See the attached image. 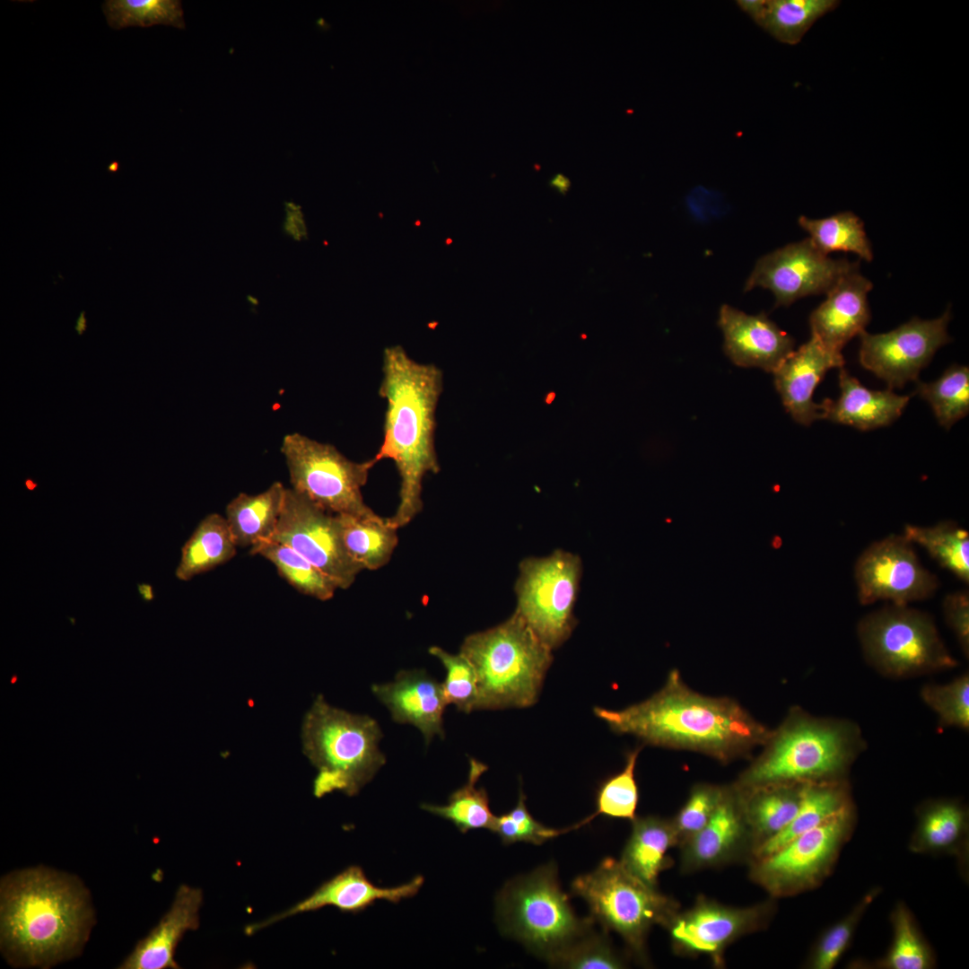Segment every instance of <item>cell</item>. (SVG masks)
Here are the masks:
<instances>
[{"mask_svg": "<svg viewBox=\"0 0 969 969\" xmlns=\"http://www.w3.org/2000/svg\"><path fill=\"white\" fill-rule=\"evenodd\" d=\"M597 717L618 734L646 744L700 752L728 762L764 746L772 730L729 698L709 697L689 688L679 671L650 698L613 711L594 708Z\"/></svg>", "mask_w": 969, "mask_h": 969, "instance_id": "obj_1", "label": "cell"}, {"mask_svg": "<svg viewBox=\"0 0 969 969\" xmlns=\"http://www.w3.org/2000/svg\"><path fill=\"white\" fill-rule=\"evenodd\" d=\"M379 395L386 402L383 439L373 458L391 459L400 478L399 502L388 522L409 524L422 511L423 481L441 467L435 448L436 411L443 389L439 367L413 360L400 345L383 353Z\"/></svg>", "mask_w": 969, "mask_h": 969, "instance_id": "obj_2", "label": "cell"}, {"mask_svg": "<svg viewBox=\"0 0 969 969\" xmlns=\"http://www.w3.org/2000/svg\"><path fill=\"white\" fill-rule=\"evenodd\" d=\"M92 912L82 885L45 868L11 873L1 883V944L10 962L48 967L76 954Z\"/></svg>", "mask_w": 969, "mask_h": 969, "instance_id": "obj_3", "label": "cell"}, {"mask_svg": "<svg viewBox=\"0 0 969 969\" xmlns=\"http://www.w3.org/2000/svg\"><path fill=\"white\" fill-rule=\"evenodd\" d=\"M763 746L733 786L736 790L848 779L865 740L851 720L816 717L793 708Z\"/></svg>", "mask_w": 969, "mask_h": 969, "instance_id": "obj_4", "label": "cell"}, {"mask_svg": "<svg viewBox=\"0 0 969 969\" xmlns=\"http://www.w3.org/2000/svg\"><path fill=\"white\" fill-rule=\"evenodd\" d=\"M460 653L476 675V710L533 705L553 661L552 650L515 612L502 624L468 635Z\"/></svg>", "mask_w": 969, "mask_h": 969, "instance_id": "obj_5", "label": "cell"}, {"mask_svg": "<svg viewBox=\"0 0 969 969\" xmlns=\"http://www.w3.org/2000/svg\"><path fill=\"white\" fill-rule=\"evenodd\" d=\"M381 737L374 719L336 708L318 695L301 726L303 752L318 771L314 796L336 790L356 795L386 763L379 749Z\"/></svg>", "mask_w": 969, "mask_h": 969, "instance_id": "obj_6", "label": "cell"}, {"mask_svg": "<svg viewBox=\"0 0 969 969\" xmlns=\"http://www.w3.org/2000/svg\"><path fill=\"white\" fill-rule=\"evenodd\" d=\"M496 915L504 935L550 964L589 932L593 922L591 917H576L553 863L509 881L497 895Z\"/></svg>", "mask_w": 969, "mask_h": 969, "instance_id": "obj_7", "label": "cell"}, {"mask_svg": "<svg viewBox=\"0 0 969 969\" xmlns=\"http://www.w3.org/2000/svg\"><path fill=\"white\" fill-rule=\"evenodd\" d=\"M866 661L878 673L907 678L958 665L926 612L889 604L862 617L857 626Z\"/></svg>", "mask_w": 969, "mask_h": 969, "instance_id": "obj_8", "label": "cell"}, {"mask_svg": "<svg viewBox=\"0 0 969 969\" xmlns=\"http://www.w3.org/2000/svg\"><path fill=\"white\" fill-rule=\"evenodd\" d=\"M572 891L587 902L593 921L618 933L641 957L650 928L655 924L666 927L677 910L675 901L613 858L604 859L595 870L577 877Z\"/></svg>", "mask_w": 969, "mask_h": 969, "instance_id": "obj_9", "label": "cell"}, {"mask_svg": "<svg viewBox=\"0 0 969 969\" xmlns=\"http://www.w3.org/2000/svg\"><path fill=\"white\" fill-rule=\"evenodd\" d=\"M281 452L292 489L324 511L362 517L378 515L365 503L362 493L377 464L373 458L353 461L335 446L299 432L284 437Z\"/></svg>", "mask_w": 969, "mask_h": 969, "instance_id": "obj_10", "label": "cell"}, {"mask_svg": "<svg viewBox=\"0 0 969 969\" xmlns=\"http://www.w3.org/2000/svg\"><path fill=\"white\" fill-rule=\"evenodd\" d=\"M857 819L853 803L772 854L754 860L751 878L773 898L818 887L833 873Z\"/></svg>", "mask_w": 969, "mask_h": 969, "instance_id": "obj_11", "label": "cell"}, {"mask_svg": "<svg viewBox=\"0 0 969 969\" xmlns=\"http://www.w3.org/2000/svg\"><path fill=\"white\" fill-rule=\"evenodd\" d=\"M519 569L515 613L553 650L570 637L575 626L573 608L581 560L558 549L546 557L525 558Z\"/></svg>", "mask_w": 969, "mask_h": 969, "instance_id": "obj_12", "label": "cell"}, {"mask_svg": "<svg viewBox=\"0 0 969 969\" xmlns=\"http://www.w3.org/2000/svg\"><path fill=\"white\" fill-rule=\"evenodd\" d=\"M269 540L295 550L338 589H348L362 572L345 548L337 515L292 488H287L277 527Z\"/></svg>", "mask_w": 969, "mask_h": 969, "instance_id": "obj_13", "label": "cell"}, {"mask_svg": "<svg viewBox=\"0 0 969 969\" xmlns=\"http://www.w3.org/2000/svg\"><path fill=\"white\" fill-rule=\"evenodd\" d=\"M912 546L904 535L891 534L860 554L854 577L861 605L887 600L908 606L935 594L939 581L921 563Z\"/></svg>", "mask_w": 969, "mask_h": 969, "instance_id": "obj_14", "label": "cell"}, {"mask_svg": "<svg viewBox=\"0 0 969 969\" xmlns=\"http://www.w3.org/2000/svg\"><path fill=\"white\" fill-rule=\"evenodd\" d=\"M859 266V261L830 258L807 238L761 257L745 283L744 292L767 289L774 295L775 307H788L803 297L826 293Z\"/></svg>", "mask_w": 969, "mask_h": 969, "instance_id": "obj_15", "label": "cell"}, {"mask_svg": "<svg viewBox=\"0 0 969 969\" xmlns=\"http://www.w3.org/2000/svg\"><path fill=\"white\" fill-rule=\"evenodd\" d=\"M950 319L948 308L938 319L914 317L886 333L863 331L859 336L861 366L883 380L890 389L917 381L938 349L951 341L947 334Z\"/></svg>", "mask_w": 969, "mask_h": 969, "instance_id": "obj_16", "label": "cell"}, {"mask_svg": "<svg viewBox=\"0 0 969 969\" xmlns=\"http://www.w3.org/2000/svg\"><path fill=\"white\" fill-rule=\"evenodd\" d=\"M774 908L772 902L736 908L702 899L685 912H677L666 928L678 951L707 955L716 965H721L727 946L764 927Z\"/></svg>", "mask_w": 969, "mask_h": 969, "instance_id": "obj_17", "label": "cell"}, {"mask_svg": "<svg viewBox=\"0 0 969 969\" xmlns=\"http://www.w3.org/2000/svg\"><path fill=\"white\" fill-rule=\"evenodd\" d=\"M424 878L416 876L409 882L394 887H380L372 884L359 866H350L324 882L310 895L286 911L261 922L249 925L245 931L251 935L269 925L299 913L334 906L343 912L358 913L379 900L397 904L415 896L423 886Z\"/></svg>", "mask_w": 969, "mask_h": 969, "instance_id": "obj_18", "label": "cell"}, {"mask_svg": "<svg viewBox=\"0 0 969 969\" xmlns=\"http://www.w3.org/2000/svg\"><path fill=\"white\" fill-rule=\"evenodd\" d=\"M718 324L725 354L737 366L773 373L794 351V339L764 312L751 315L724 304Z\"/></svg>", "mask_w": 969, "mask_h": 969, "instance_id": "obj_19", "label": "cell"}, {"mask_svg": "<svg viewBox=\"0 0 969 969\" xmlns=\"http://www.w3.org/2000/svg\"><path fill=\"white\" fill-rule=\"evenodd\" d=\"M844 363L842 354L826 349L811 336L773 372L775 388L795 422L808 426L824 419L822 403L813 400L815 389L827 371Z\"/></svg>", "mask_w": 969, "mask_h": 969, "instance_id": "obj_20", "label": "cell"}, {"mask_svg": "<svg viewBox=\"0 0 969 969\" xmlns=\"http://www.w3.org/2000/svg\"><path fill=\"white\" fill-rule=\"evenodd\" d=\"M872 288V283L859 269L843 275L810 314L811 336L826 349L842 354L846 344L865 331L870 320L868 293Z\"/></svg>", "mask_w": 969, "mask_h": 969, "instance_id": "obj_21", "label": "cell"}, {"mask_svg": "<svg viewBox=\"0 0 969 969\" xmlns=\"http://www.w3.org/2000/svg\"><path fill=\"white\" fill-rule=\"evenodd\" d=\"M371 690L393 720L416 727L426 743L435 735L444 737L443 713L448 703L441 684L424 670L400 671L393 682L373 685Z\"/></svg>", "mask_w": 969, "mask_h": 969, "instance_id": "obj_22", "label": "cell"}, {"mask_svg": "<svg viewBox=\"0 0 969 969\" xmlns=\"http://www.w3.org/2000/svg\"><path fill=\"white\" fill-rule=\"evenodd\" d=\"M908 848L916 854L954 857L964 877L968 874L969 814L961 801L933 799L921 803Z\"/></svg>", "mask_w": 969, "mask_h": 969, "instance_id": "obj_23", "label": "cell"}, {"mask_svg": "<svg viewBox=\"0 0 969 969\" xmlns=\"http://www.w3.org/2000/svg\"><path fill=\"white\" fill-rule=\"evenodd\" d=\"M202 902L203 894L200 889L180 886L170 909L157 926L138 942L119 968H179L174 960L176 947L186 931L195 930L199 927Z\"/></svg>", "mask_w": 969, "mask_h": 969, "instance_id": "obj_24", "label": "cell"}, {"mask_svg": "<svg viewBox=\"0 0 969 969\" xmlns=\"http://www.w3.org/2000/svg\"><path fill=\"white\" fill-rule=\"evenodd\" d=\"M748 839L750 834L738 793L734 788L725 789L706 825L682 844V867L685 870H694L723 863Z\"/></svg>", "mask_w": 969, "mask_h": 969, "instance_id": "obj_25", "label": "cell"}, {"mask_svg": "<svg viewBox=\"0 0 969 969\" xmlns=\"http://www.w3.org/2000/svg\"><path fill=\"white\" fill-rule=\"evenodd\" d=\"M840 396L822 402L824 419L869 431L887 426L903 414L910 396L887 388L873 390L863 386L843 367L839 370Z\"/></svg>", "mask_w": 969, "mask_h": 969, "instance_id": "obj_26", "label": "cell"}, {"mask_svg": "<svg viewBox=\"0 0 969 969\" xmlns=\"http://www.w3.org/2000/svg\"><path fill=\"white\" fill-rule=\"evenodd\" d=\"M805 784H771L738 793L747 825L751 851L779 834L795 817Z\"/></svg>", "mask_w": 969, "mask_h": 969, "instance_id": "obj_27", "label": "cell"}, {"mask_svg": "<svg viewBox=\"0 0 969 969\" xmlns=\"http://www.w3.org/2000/svg\"><path fill=\"white\" fill-rule=\"evenodd\" d=\"M853 803L848 779L805 784L795 817L779 834L752 851L754 860L772 854Z\"/></svg>", "mask_w": 969, "mask_h": 969, "instance_id": "obj_28", "label": "cell"}, {"mask_svg": "<svg viewBox=\"0 0 969 969\" xmlns=\"http://www.w3.org/2000/svg\"><path fill=\"white\" fill-rule=\"evenodd\" d=\"M287 488L274 482L258 494L239 493L226 506L225 519L238 547H252L273 536Z\"/></svg>", "mask_w": 969, "mask_h": 969, "instance_id": "obj_29", "label": "cell"}, {"mask_svg": "<svg viewBox=\"0 0 969 969\" xmlns=\"http://www.w3.org/2000/svg\"><path fill=\"white\" fill-rule=\"evenodd\" d=\"M621 862L638 878L656 887L658 877L669 866L668 850L678 843L672 821L649 816L635 817Z\"/></svg>", "mask_w": 969, "mask_h": 969, "instance_id": "obj_30", "label": "cell"}, {"mask_svg": "<svg viewBox=\"0 0 969 969\" xmlns=\"http://www.w3.org/2000/svg\"><path fill=\"white\" fill-rule=\"evenodd\" d=\"M237 547L225 517L211 513L198 523L182 546L175 575L188 581L230 561Z\"/></svg>", "mask_w": 969, "mask_h": 969, "instance_id": "obj_31", "label": "cell"}, {"mask_svg": "<svg viewBox=\"0 0 969 969\" xmlns=\"http://www.w3.org/2000/svg\"><path fill=\"white\" fill-rule=\"evenodd\" d=\"M345 548L361 570H377L390 560L398 542L388 518L336 514Z\"/></svg>", "mask_w": 969, "mask_h": 969, "instance_id": "obj_32", "label": "cell"}, {"mask_svg": "<svg viewBox=\"0 0 969 969\" xmlns=\"http://www.w3.org/2000/svg\"><path fill=\"white\" fill-rule=\"evenodd\" d=\"M892 941L886 955L873 964L855 963L877 969H932L936 955L907 904L897 902L891 913Z\"/></svg>", "mask_w": 969, "mask_h": 969, "instance_id": "obj_33", "label": "cell"}, {"mask_svg": "<svg viewBox=\"0 0 969 969\" xmlns=\"http://www.w3.org/2000/svg\"><path fill=\"white\" fill-rule=\"evenodd\" d=\"M839 4L835 0H764L755 22L775 39L795 45L819 18Z\"/></svg>", "mask_w": 969, "mask_h": 969, "instance_id": "obj_34", "label": "cell"}, {"mask_svg": "<svg viewBox=\"0 0 969 969\" xmlns=\"http://www.w3.org/2000/svg\"><path fill=\"white\" fill-rule=\"evenodd\" d=\"M903 535L925 548L942 568L969 583V533L965 528L951 520L930 527L907 524Z\"/></svg>", "mask_w": 969, "mask_h": 969, "instance_id": "obj_35", "label": "cell"}, {"mask_svg": "<svg viewBox=\"0 0 969 969\" xmlns=\"http://www.w3.org/2000/svg\"><path fill=\"white\" fill-rule=\"evenodd\" d=\"M487 769L484 764L470 758L467 781L450 796L448 803L443 806L423 804L422 808L450 821L463 834L480 828L492 831L495 816L491 812L487 792L484 788L476 787Z\"/></svg>", "mask_w": 969, "mask_h": 969, "instance_id": "obj_36", "label": "cell"}, {"mask_svg": "<svg viewBox=\"0 0 969 969\" xmlns=\"http://www.w3.org/2000/svg\"><path fill=\"white\" fill-rule=\"evenodd\" d=\"M799 224L809 234L808 239L814 246L825 255L843 251L854 253L868 262L873 259L864 223L852 212H841L821 219L800 216Z\"/></svg>", "mask_w": 969, "mask_h": 969, "instance_id": "obj_37", "label": "cell"}, {"mask_svg": "<svg viewBox=\"0 0 969 969\" xmlns=\"http://www.w3.org/2000/svg\"><path fill=\"white\" fill-rule=\"evenodd\" d=\"M260 555L276 568L278 573L296 590L319 600L332 598L336 585L290 546L268 540L258 543L249 550Z\"/></svg>", "mask_w": 969, "mask_h": 969, "instance_id": "obj_38", "label": "cell"}, {"mask_svg": "<svg viewBox=\"0 0 969 969\" xmlns=\"http://www.w3.org/2000/svg\"><path fill=\"white\" fill-rule=\"evenodd\" d=\"M916 393L930 406L947 430L969 412V368L953 364L934 381L917 380Z\"/></svg>", "mask_w": 969, "mask_h": 969, "instance_id": "obj_39", "label": "cell"}, {"mask_svg": "<svg viewBox=\"0 0 969 969\" xmlns=\"http://www.w3.org/2000/svg\"><path fill=\"white\" fill-rule=\"evenodd\" d=\"M880 892L878 886L870 888L847 914L821 933L809 954L808 968L832 969L838 964L851 946L860 921Z\"/></svg>", "mask_w": 969, "mask_h": 969, "instance_id": "obj_40", "label": "cell"}, {"mask_svg": "<svg viewBox=\"0 0 969 969\" xmlns=\"http://www.w3.org/2000/svg\"><path fill=\"white\" fill-rule=\"evenodd\" d=\"M102 10L109 26L116 30L157 24L185 28L179 0H107Z\"/></svg>", "mask_w": 969, "mask_h": 969, "instance_id": "obj_41", "label": "cell"}, {"mask_svg": "<svg viewBox=\"0 0 969 969\" xmlns=\"http://www.w3.org/2000/svg\"><path fill=\"white\" fill-rule=\"evenodd\" d=\"M640 747L626 755L624 769L607 778L599 787L596 798V811L566 831L578 829L598 815L613 818L635 819L639 790L634 772Z\"/></svg>", "mask_w": 969, "mask_h": 969, "instance_id": "obj_42", "label": "cell"}, {"mask_svg": "<svg viewBox=\"0 0 969 969\" xmlns=\"http://www.w3.org/2000/svg\"><path fill=\"white\" fill-rule=\"evenodd\" d=\"M921 698L938 717L942 728L969 729V675L964 673L945 685L922 686Z\"/></svg>", "mask_w": 969, "mask_h": 969, "instance_id": "obj_43", "label": "cell"}, {"mask_svg": "<svg viewBox=\"0 0 969 969\" xmlns=\"http://www.w3.org/2000/svg\"><path fill=\"white\" fill-rule=\"evenodd\" d=\"M429 653L439 659L446 669V678L441 686L448 704L451 703L467 713L476 710V675L467 659L460 652L450 654L438 646L430 647Z\"/></svg>", "mask_w": 969, "mask_h": 969, "instance_id": "obj_44", "label": "cell"}, {"mask_svg": "<svg viewBox=\"0 0 969 969\" xmlns=\"http://www.w3.org/2000/svg\"><path fill=\"white\" fill-rule=\"evenodd\" d=\"M526 797L519 792L518 804L508 813L495 816L492 829L504 844L524 842L536 845L564 834V829L549 828L535 820L527 809Z\"/></svg>", "mask_w": 969, "mask_h": 969, "instance_id": "obj_45", "label": "cell"}, {"mask_svg": "<svg viewBox=\"0 0 969 969\" xmlns=\"http://www.w3.org/2000/svg\"><path fill=\"white\" fill-rule=\"evenodd\" d=\"M725 789L710 785L694 786L687 801L672 821L681 845L701 831L720 804Z\"/></svg>", "mask_w": 969, "mask_h": 969, "instance_id": "obj_46", "label": "cell"}, {"mask_svg": "<svg viewBox=\"0 0 969 969\" xmlns=\"http://www.w3.org/2000/svg\"><path fill=\"white\" fill-rule=\"evenodd\" d=\"M564 968H622L624 963L601 936L588 932L567 947L552 963Z\"/></svg>", "mask_w": 969, "mask_h": 969, "instance_id": "obj_47", "label": "cell"}, {"mask_svg": "<svg viewBox=\"0 0 969 969\" xmlns=\"http://www.w3.org/2000/svg\"><path fill=\"white\" fill-rule=\"evenodd\" d=\"M947 624L955 633L964 655L969 656V591L957 590L947 594L942 604Z\"/></svg>", "mask_w": 969, "mask_h": 969, "instance_id": "obj_48", "label": "cell"}, {"mask_svg": "<svg viewBox=\"0 0 969 969\" xmlns=\"http://www.w3.org/2000/svg\"><path fill=\"white\" fill-rule=\"evenodd\" d=\"M284 208V218L282 229L284 235L295 241L307 240L308 227L301 205L293 201H286Z\"/></svg>", "mask_w": 969, "mask_h": 969, "instance_id": "obj_49", "label": "cell"}, {"mask_svg": "<svg viewBox=\"0 0 969 969\" xmlns=\"http://www.w3.org/2000/svg\"><path fill=\"white\" fill-rule=\"evenodd\" d=\"M551 188L554 189L561 195H565L571 187V181L568 177L562 173L554 174L548 182Z\"/></svg>", "mask_w": 969, "mask_h": 969, "instance_id": "obj_50", "label": "cell"}, {"mask_svg": "<svg viewBox=\"0 0 969 969\" xmlns=\"http://www.w3.org/2000/svg\"><path fill=\"white\" fill-rule=\"evenodd\" d=\"M87 327V320L84 310L81 311L74 325V330L79 336L83 335Z\"/></svg>", "mask_w": 969, "mask_h": 969, "instance_id": "obj_51", "label": "cell"}, {"mask_svg": "<svg viewBox=\"0 0 969 969\" xmlns=\"http://www.w3.org/2000/svg\"><path fill=\"white\" fill-rule=\"evenodd\" d=\"M25 484H26V486H27V488L29 490H33L37 486V484L34 483L31 479H29V478L26 479Z\"/></svg>", "mask_w": 969, "mask_h": 969, "instance_id": "obj_52", "label": "cell"}, {"mask_svg": "<svg viewBox=\"0 0 969 969\" xmlns=\"http://www.w3.org/2000/svg\"><path fill=\"white\" fill-rule=\"evenodd\" d=\"M117 168H118V163H116V162H114L113 164H110V165L109 166V170H117Z\"/></svg>", "mask_w": 969, "mask_h": 969, "instance_id": "obj_53", "label": "cell"}]
</instances>
